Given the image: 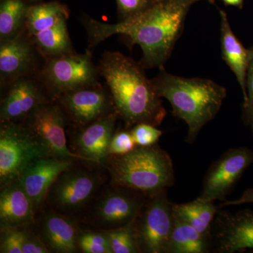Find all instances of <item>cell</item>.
Wrapping results in <instances>:
<instances>
[{
	"instance_id": "6da1fadb",
	"label": "cell",
	"mask_w": 253,
	"mask_h": 253,
	"mask_svg": "<svg viewBox=\"0 0 253 253\" xmlns=\"http://www.w3.org/2000/svg\"><path fill=\"white\" fill-rule=\"evenodd\" d=\"M190 6L162 0L144 12L116 24L86 16L83 23L87 33V50L91 51L110 37L121 35L129 46H140L143 56L139 63L144 69L163 67L181 34Z\"/></svg>"
},
{
	"instance_id": "7a4b0ae2",
	"label": "cell",
	"mask_w": 253,
	"mask_h": 253,
	"mask_svg": "<svg viewBox=\"0 0 253 253\" xmlns=\"http://www.w3.org/2000/svg\"><path fill=\"white\" fill-rule=\"evenodd\" d=\"M98 69L109 86L118 116L127 127L139 123L162 124L167 115L162 98L139 62L118 51H106Z\"/></svg>"
},
{
	"instance_id": "3957f363",
	"label": "cell",
	"mask_w": 253,
	"mask_h": 253,
	"mask_svg": "<svg viewBox=\"0 0 253 253\" xmlns=\"http://www.w3.org/2000/svg\"><path fill=\"white\" fill-rule=\"evenodd\" d=\"M151 79L160 97L169 101L175 117L188 126L186 142L193 144L200 131L217 116L226 96V89L211 80L179 77L159 68Z\"/></svg>"
},
{
	"instance_id": "277c9868",
	"label": "cell",
	"mask_w": 253,
	"mask_h": 253,
	"mask_svg": "<svg viewBox=\"0 0 253 253\" xmlns=\"http://www.w3.org/2000/svg\"><path fill=\"white\" fill-rule=\"evenodd\" d=\"M111 184L148 196L168 189L174 183L172 158L157 144L136 146L132 151L107 158Z\"/></svg>"
},
{
	"instance_id": "5b68a950",
	"label": "cell",
	"mask_w": 253,
	"mask_h": 253,
	"mask_svg": "<svg viewBox=\"0 0 253 253\" xmlns=\"http://www.w3.org/2000/svg\"><path fill=\"white\" fill-rule=\"evenodd\" d=\"M98 66L92 61L91 51L76 53L44 59L38 73L42 84L50 97L56 101L61 95L71 91L99 85Z\"/></svg>"
},
{
	"instance_id": "8992f818",
	"label": "cell",
	"mask_w": 253,
	"mask_h": 253,
	"mask_svg": "<svg viewBox=\"0 0 253 253\" xmlns=\"http://www.w3.org/2000/svg\"><path fill=\"white\" fill-rule=\"evenodd\" d=\"M45 148L23 123H1L0 184L17 179L25 168L37 158L49 157ZM53 157V156H52Z\"/></svg>"
},
{
	"instance_id": "52a82bcc",
	"label": "cell",
	"mask_w": 253,
	"mask_h": 253,
	"mask_svg": "<svg viewBox=\"0 0 253 253\" xmlns=\"http://www.w3.org/2000/svg\"><path fill=\"white\" fill-rule=\"evenodd\" d=\"M174 220L168 189L148 196L134 221L141 253H166Z\"/></svg>"
},
{
	"instance_id": "ba28073f",
	"label": "cell",
	"mask_w": 253,
	"mask_h": 253,
	"mask_svg": "<svg viewBox=\"0 0 253 253\" xmlns=\"http://www.w3.org/2000/svg\"><path fill=\"white\" fill-rule=\"evenodd\" d=\"M101 184L98 174L73 166L58 176L44 202L53 211L72 217L91 202Z\"/></svg>"
},
{
	"instance_id": "9c48e42d",
	"label": "cell",
	"mask_w": 253,
	"mask_h": 253,
	"mask_svg": "<svg viewBox=\"0 0 253 253\" xmlns=\"http://www.w3.org/2000/svg\"><path fill=\"white\" fill-rule=\"evenodd\" d=\"M148 195L136 190L111 184L102 191L90 213L91 223L99 230H110L135 221Z\"/></svg>"
},
{
	"instance_id": "30bf717a",
	"label": "cell",
	"mask_w": 253,
	"mask_h": 253,
	"mask_svg": "<svg viewBox=\"0 0 253 253\" xmlns=\"http://www.w3.org/2000/svg\"><path fill=\"white\" fill-rule=\"evenodd\" d=\"M66 118L61 105L53 100L38 108L22 123L45 148L50 156L87 161L68 149L65 132Z\"/></svg>"
},
{
	"instance_id": "8fae6325",
	"label": "cell",
	"mask_w": 253,
	"mask_h": 253,
	"mask_svg": "<svg viewBox=\"0 0 253 253\" xmlns=\"http://www.w3.org/2000/svg\"><path fill=\"white\" fill-rule=\"evenodd\" d=\"M253 163V150L246 147L228 150L208 169L199 198L211 202L226 201L227 195Z\"/></svg>"
},
{
	"instance_id": "7c38bea8",
	"label": "cell",
	"mask_w": 253,
	"mask_h": 253,
	"mask_svg": "<svg viewBox=\"0 0 253 253\" xmlns=\"http://www.w3.org/2000/svg\"><path fill=\"white\" fill-rule=\"evenodd\" d=\"M212 253H234L253 249V211L219 209L211 226Z\"/></svg>"
},
{
	"instance_id": "4fadbf2b",
	"label": "cell",
	"mask_w": 253,
	"mask_h": 253,
	"mask_svg": "<svg viewBox=\"0 0 253 253\" xmlns=\"http://www.w3.org/2000/svg\"><path fill=\"white\" fill-rule=\"evenodd\" d=\"M39 56H42L41 52L26 28L18 36L0 42L1 87L9 86L19 78L39 72Z\"/></svg>"
},
{
	"instance_id": "5bb4252c",
	"label": "cell",
	"mask_w": 253,
	"mask_h": 253,
	"mask_svg": "<svg viewBox=\"0 0 253 253\" xmlns=\"http://www.w3.org/2000/svg\"><path fill=\"white\" fill-rule=\"evenodd\" d=\"M53 101L42 84L38 73L19 78L8 86L1 101V123L26 119L42 105Z\"/></svg>"
},
{
	"instance_id": "9a60e30c",
	"label": "cell",
	"mask_w": 253,
	"mask_h": 253,
	"mask_svg": "<svg viewBox=\"0 0 253 253\" xmlns=\"http://www.w3.org/2000/svg\"><path fill=\"white\" fill-rule=\"evenodd\" d=\"M56 101L66 117L79 126H87L116 111L111 95L109 96L101 84L66 93Z\"/></svg>"
},
{
	"instance_id": "2e32d148",
	"label": "cell",
	"mask_w": 253,
	"mask_h": 253,
	"mask_svg": "<svg viewBox=\"0 0 253 253\" xmlns=\"http://www.w3.org/2000/svg\"><path fill=\"white\" fill-rule=\"evenodd\" d=\"M74 159L42 157L32 161L23 169L18 179L29 196L37 211L45 201L46 195L58 176L74 166Z\"/></svg>"
},
{
	"instance_id": "e0dca14e",
	"label": "cell",
	"mask_w": 253,
	"mask_h": 253,
	"mask_svg": "<svg viewBox=\"0 0 253 253\" xmlns=\"http://www.w3.org/2000/svg\"><path fill=\"white\" fill-rule=\"evenodd\" d=\"M118 114L113 111L97 121L82 126L74 138L76 154L88 162L101 163L109 156V147L115 133Z\"/></svg>"
},
{
	"instance_id": "ac0fdd59",
	"label": "cell",
	"mask_w": 253,
	"mask_h": 253,
	"mask_svg": "<svg viewBox=\"0 0 253 253\" xmlns=\"http://www.w3.org/2000/svg\"><path fill=\"white\" fill-rule=\"evenodd\" d=\"M38 234L51 253H73L79 251L80 230L71 217L46 211L38 219Z\"/></svg>"
},
{
	"instance_id": "d6986e66",
	"label": "cell",
	"mask_w": 253,
	"mask_h": 253,
	"mask_svg": "<svg viewBox=\"0 0 253 253\" xmlns=\"http://www.w3.org/2000/svg\"><path fill=\"white\" fill-rule=\"evenodd\" d=\"M36 222V212L29 196L18 179L1 185L0 227H32Z\"/></svg>"
},
{
	"instance_id": "ffe728a7",
	"label": "cell",
	"mask_w": 253,
	"mask_h": 253,
	"mask_svg": "<svg viewBox=\"0 0 253 253\" xmlns=\"http://www.w3.org/2000/svg\"><path fill=\"white\" fill-rule=\"evenodd\" d=\"M221 18V46L222 59L235 75L244 99L247 98L246 76L250 59V50L246 49L236 38L231 30L227 15L224 10H219Z\"/></svg>"
},
{
	"instance_id": "44dd1931",
	"label": "cell",
	"mask_w": 253,
	"mask_h": 253,
	"mask_svg": "<svg viewBox=\"0 0 253 253\" xmlns=\"http://www.w3.org/2000/svg\"><path fill=\"white\" fill-rule=\"evenodd\" d=\"M212 253L211 234H202L187 223L174 217L166 253Z\"/></svg>"
},
{
	"instance_id": "7402d4cb",
	"label": "cell",
	"mask_w": 253,
	"mask_h": 253,
	"mask_svg": "<svg viewBox=\"0 0 253 253\" xmlns=\"http://www.w3.org/2000/svg\"><path fill=\"white\" fill-rule=\"evenodd\" d=\"M219 211L214 202L198 197L191 202L174 204V217L187 223L202 234H210L212 221Z\"/></svg>"
},
{
	"instance_id": "603a6c76",
	"label": "cell",
	"mask_w": 253,
	"mask_h": 253,
	"mask_svg": "<svg viewBox=\"0 0 253 253\" xmlns=\"http://www.w3.org/2000/svg\"><path fill=\"white\" fill-rule=\"evenodd\" d=\"M67 20L31 36L44 59L72 54V43L68 34Z\"/></svg>"
},
{
	"instance_id": "cb8c5ba5",
	"label": "cell",
	"mask_w": 253,
	"mask_h": 253,
	"mask_svg": "<svg viewBox=\"0 0 253 253\" xmlns=\"http://www.w3.org/2000/svg\"><path fill=\"white\" fill-rule=\"evenodd\" d=\"M69 16L67 6L59 1L36 3L28 7L25 28L32 36L52 27L63 19H68Z\"/></svg>"
},
{
	"instance_id": "d4e9b609",
	"label": "cell",
	"mask_w": 253,
	"mask_h": 253,
	"mask_svg": "<svg viewBox=\"0 0 253 253\" xmlns=\"http://www.w3.org/2000/svg\"><path fill=\"white\" fill-rule=\"evenodd\" d=\"M28 7L24 0H1L0 42L18 36L26 28Z\"/></svg>"
},
{
	"instance_id": "484cf974",
	"label": "cell",
	"mask_w": 253,
	"mask_h": 253,
	"mask_svg": "<svg viewBox=\"0 0 253 253\" xmlns=\"http://www.w3.org/2000/svg\"><path fill=\"white\" fill-rule=\"evenodd\" d=\"M104 231L112 253H141L134 221L128 225Z\"/></svg>"
},
{
	"instance_id": "4316f807",
	"label": "cell",
	"mask_w": 253,
	"mask_h": 253,
	"mask_svg": "<svg viewBox=\"0 0 253 253\" xmlns=\"http://www.w3.org/2000/svg\"><path fill=\"white\" fill-rule=\"evenodd\" d=\"M78 247L84 253H112L107 236L102 230L81 231Z\"/></svg>"
},
{
	"instance_id": "83f0119b",
	"label": "cell",
	"mask_w": 253,
	"mask_h": 253,
	"mask_svg": "<svg viewBox=\"0 0 253 253\" xmlns=\"http://www.w3.org/2000/svg\"><path fill=\"white\" fill-rule=\"evenodd\" d=\"M26 229V228H1L0 253H23L22 246Z\"/></svg>"
},
{
	"instance_id": "f1b7e54d",
	"label": "cell",
	"mask_w": 253,
	"mask_h": 253,
	"mask_svg": "<svg viewBox=\"0 0 253 253\" xmlns=\"http://www.w3.org/2000/svg\"><path fill=\"white\" fill-rule=\"evenodd\" d=\"M161 1L162 0H116L120 21L134 17Z\"/></svg>"
},
{
	"instance_id": "f546056e",
	"label": "cell",
	"mask_w": 253,
	"mask_h": 253,
	"mask_svg": "<svg viewBox=\"0 0 253 253\" xmlns=\"http://www.w3.org/2000/svg\"><path fill=\"white\" fill-rule=\"evenodd\" d=\"M250 50V59L246 76L247 98L244 101L242 119L253 132V46Z\"/></svg>"
},
{
	"instance_id": "4dcf8cb0",
	"label": "cell",
	"mask_w": 253,
	"mask_h": 253,
	"mask_svg": "<svg viewBox=\"0 0 253 253\" xmlns=\"http://www.w3.org/2000/svg\"><path fill=\"white\" fill-rule=\"evenodd\" d=\"M131 134L134 137L136 146H151L157 144L163 131L156 126L148 123H139L131 127Z\"/></svg>"
},
{
	"instance_id": "1f68e13d",
	"label": "cell",
	"mask_w": 253,
	"mask_h": 253,
	"mask_svg": "<svg viewBox=\"0 0 253 253\" xmlns=\"http://www.w3.org/2000/svg\"><path fill=\"white\" fill-rule=\"evenodd\" d=\"M136 146L131 131H115L109 147V156L127 154Z\"/></svg>"
},
{
	"instance_id": "d6a6232c",
	"label": "cell",
	"mask_w": 253,
	"mask_h": 253,
	"mask_svg": "<svg viewBox=\"0 0 253 253\" xmlns=\"http://www.w3.org/2000/svg\"><path fill=\"white\" fill-rule=\"evenodd\" d=\"M26 228L22 246L23 253H50V251L38 234Z\"/></svg>"
},
{
	"instance_id": "836d02e7",
	"label": "cell",
	"mask_w": 253,
	"mask_h": 253,
	"mask_svg": "<svg viewBox=\"0 0 253 253\" xmlns=\"http://www.w3.org/2000/svg\"><path fill=\"white\" fill-rule=\"evenodd\" d=\"M253 204V188L246 190L239 199L224 201L218 206L219 209H222L226 206H240V205Z\"/></svg>"
},
{
	"instance_id": "e575fe53",
	"label": "cell",
	"mask_w": 253,
	"mask_h": 253,
	"mask_svg": "<svg viewBox=\"0 0 253 253\" xmlns=\"http://www.w3.org/2000/svg\"><path fill=\"white\" fill-rule=\"evenodd\" d=\"M221 1H222L226 5H229V6L242 8L244 0H221Z\"/></svg>"
},
{
	"instance_id": "d590c367",
	"label": "cell",
	"mask_w": 253,
	"mask_h": 253,
	"mask_svg": "<svg viewBox=\"0 0 253 253\" xmlns=\"http://www.w3.org/2000/svg\"><path fill=\"white\" fill-rule=\"evenodd\" d=\"M173 1H179V2L184 3V4H186L188 5H190L191 6L194 3L196 2V1H209L210 3H214L215 0H173Z\"/></svg>"
},
{
	"instance_id": "8d00e7d4",
	"label": "cell",
	"mask_w": 253,
	"mask_h": 253,
	"mask_svg": "<svg viewBox=\"0 0 253 253\" xmlns=\"http://www.w3.org/2000/svg\"><path fill=\"white\" fill-rule=\"evenodd\" d=\"M29 1H31V2L37 3L39 2V1H41V0H29Z\"/></svg>"
}]
</instances>
